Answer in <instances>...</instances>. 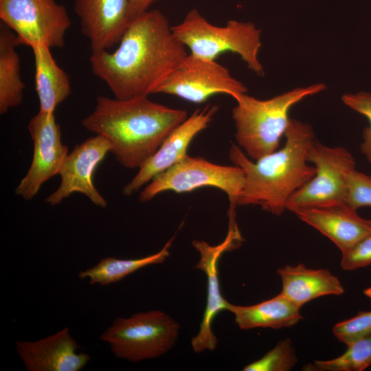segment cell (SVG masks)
<instances>
[{
    "instance_id": "9",
    "label": "cell",
    "mask_w": 371,
    "mask_h": 371,
    "mask_svg": "<svg viewBox=\"0 0 371 371\" xmlns=\"http://www.w3.org/2000/svg\"><path fill=\"white\" fill-rule=\"evenodd\" d=\"M1 22L12 30L19 45L61 48L71 25L66 8L56 0H0Z\"/></svg>"
},
{
    "instance_id": "2",
    "label": "cell",
    "mask_w": 371,
    "mask_h": 371,
    "mask_svg": "<svg viewBox=\"0 0 371 371\" xmlns=\"http://www.w3.org/2000/svg\"><path fill=\"white\" fill-rule=\"evenodd\" d=\"M186 118V111L153 102L148 96L127 100L98 96L82 125L107 139L116 160L133 169L139 168Z\"/></svg>"
},
{
    "instance_id": "28",
    "label": "cell",
    "mask_w": 371,
    "mask_h": 371,
    "mask_svg": "<svg viewBox=\"0 0 371 371\" xmlns=\"http://www.w3.org/2000/svg\"><path fill=\"white\" fill-rule=\"evenodd\" d=\"M341 267L355 270L371 265V232L341 253Z\"/></svg>"
},
{
    "instance_id": "21",
    "label": "cell",
    "mask_w": 371,
    "mask_h": 371,
    "mask_svg": "<svg viewBox=\"0 0 371 371\" xmlns=\"http://www.w3.org/2000/svg\"><path fill=\"white\" fill-rule=\"evenodd\" d=\"M19 42L14 32L3 23L0 25V113L19 105L25 84L21 75Z\"/></svg>"
},
{
    "instance_id": "12",
    "label": "cell",
    "mask_w": 371,
    "mask_h": 371,
    "mask_svg": "<svg viewBox=\"0 0 371 371\" xmlns=\"http://www.w3.org/2000/svg\"><path fill=\"white\" fill-rule=\"evenodd\" d=\"M27 128L34 144L33 157L29 170L15 189L25 200L32 199L41 186L58 175L67 155V146L61 142L59 124L54 113H38L31 118Z\"/></svg>"
},
{
    "instance_id": "5",
    "label": "cell",
    "mask_w": 371,
    "mask_h": 371,
    "mask_svg": "<svg viewBox=\"0 0 371 371\" xmlns=\"http://www.w3.org/2000/svg\"><path fill=\"white\" fill-rule=\"evenodd\" d=\"M176 37L190 50V54L216 60L226 52L237 54L256 74H264L258 59L260 30L252 23L229 20L224 26L210 23L196 9L172 26Z\"/></svg>"
},
{
    "instance_id": "26",
    "label": "cell",
    "mask_w": 371,
    "mask_h": 371,
    "mask_svg": "<svg viewBox=\"0 0 371 371\" xmlns=\"http://www.w3.org/2000/svg\"><path fill=\"white\" fill-rule=\"evenodd\" d=\"M346 203L357 210L371 206V176L355 169L346 175Z\"/></svg>"
},
{
    "instance_id": "11",
    "label": "cell",
    "mask_w": 371,
    "mask_h": 371,
    "mask_svg": "<svg viewBox=\"0 0 371 371\" xmlns=\"http://www.w3.org/2000/svg\"><path fill=\"white\" fill-rule=\"evenodd\" d=\"M229 229L225 240L212 246L203 240H194L192 246L199 252L200 258L194 268L203 271L207 276V302L198 333L191 341L194 352L214 350L218 340L212 330L214 317L221 311L227 310L228 302L223 297L218 279V260L227 251L238 247L243 239L237 227L235 214H229Z\"/></svg>"
},
{
    "instance_id": "7",
    "label": "cell",
    "mask_w": 371,
    "mask_h": 371,
    "mask_svg": "<svg viewBox=\"0 0 371 371\" xmlns=\"http://www.w3.org/2000/svg\"><path fill=\"white\" fill-rule=\"evenodd\" d=\"M245 183L243 170L238 166H222L202 157L187 155L183 160L155 176L139 194L146 202L166 191L192 192L203 187L216 188L227 195L229 210L235 211Z\"/></svg>"
},
{
    "instance_id": "10",
    "label": "cell",
    "mask_w": 371,
    "mask_h": 371,
    "mask_svg": "<svg viewBox=\"0 0 371 371\" xmlns=\"http://www.w3.org/2000/svg\"><path fill=\"white\" fill-rule=\"evenodd\" d=\"M246 87L216 60L188 54L157 87L154 93L175 95L201 104L216 94H226L237 100L246 93Z\"/></svg>"
},
{
    "instance_id": "23",
    "label": "cell",
    "mask_w": 371,
    "mask_h": 371,
    "mask_svg": "<svg viewBox=\"0 0 371 371\" xmlns=\"http://www.w3.org/2000/svg\"><path fill=\"white\" fill-rule=\"evenodd\" d=\"M346 346L347 350L341 355L315 361L312 368L318 371H363L371 366V335Z\"/></svg>"
},
{
    "instance_id": "19",
    "label": "cell",
    "mask_w": 371,
    "mask_h": 371,
    "mask_svg": "<svg viewBox=\"0 0 371 371\" xmlns=\"http://www.w3.org/2000/svg\"><path fill=\"white\" fill-rule=\"evenodd\" d=\"M300 307L279 295L251 306L228 303L227 310L234 315V320L242 330L256 328L279 329L295 325L302 319Z\"/></svg>"
},
{
    "instance_id": "14",
    "label": "cell",
    "mask_w": 371,
    "mask_h": 371,
    "mask_svg": "<svg viewBox=\"0 0 371 371\" xmlns=\"http://www.w3.org/2000/svg\"><path fill=\"white\" fill-rule=\"evenodd\" d=\"M217 111V106L207 105L203 109L196 110L179 124L139 168L137 175L124 188L123 193L132 194L155 176L183 160L188 155L187 150L192 139L208 126Z\"/></svg>"
},
{
    "instance_id": "24",
    "label": "cell",
    "mask_w": 371,
    "mask_h": 371,
    "mask_svg": "<svg viewBox=\"0 0 371 371\" xmlns=\"http://www.w3.org/2000/svg\"><path fill=\"white\" fill-rule=\"evenodd\" d=\"M296 352L292 341L286 338L279 341L275 347L258 360L243 368L244 371H288L297 363Z\"/></svg>"
},
{
    "instance_id": "3",
    "label": "cell",
    "mask_w": 371,
    "mask_h": 371,
    "mask_svg": "<svg viewBox=\"0 0 371 371\" xmlns=\"http://www.w3.org/2000/svg\"><path fill=\"white\" fill-rule=\"evenodd\" d=\"M284 136L286 142L280 150L256 161L248 157L239 146H231L229 159L245 175L238 205H259L280 216L291 195L314 177L315 168L308 165L306 160L307 152L315 142L312 126L290 119Z\"/></svg>"
},
{
    "instance_id": "1",
    "label": "cell",
    "mask_w": 371,
    "mask_h": 371,
    "mask_svg": "<svg viewBox=\"0 0 371 371\" xmlns=\"http://www.w3.org/2000/svg\"><path fill=\"white\" fill-rule=\"evenodd\" d=\"M166 16L148 10L132 19L112 52H91L90 65L114 98L148 96L188 56Z\"/></svg>"
},
{
    "instance_id": "29",
    "label": "cell",
    "mask_w": 371,
    "mask_h": 371,
    "mask_svg": "<svg viewBox=\"0 0 371 371\" xmlns=\"http://www.w3.org/2000/svg\"><path fill=\"white\" fill-rule=\"evenodd\" d=\"M158 0H128L131 19L148 10L150 6Z\"/></svg>"
},
{
    "instance_id": "16",
    "label": "cell",
    "mask_w": 371,
    "mask_h": 371,
    "mask_svg": "<svg viewBox=\"0 0 371 371\" xmlns=\"http://www.w3.org/2000/svg\"><path fill=\"white\" fill-rule=\"evenodd\" d=\"M15 346L28 371H79L91 358L77 352L79 346L67 327L36 341H16Z\"/></svg>"
},
{
    "instance_id": "25",
    "label": "cell",
    "mask_w": 371,
    "mask_h": 371,
    "mask_svg": "<svg viewBox=\"0 0 371 371\" xmlns=\"http://www.w3.org/2000/svg\"><path fill=\"white\" fill-rule=\"evenodd\" d=\"M333 333L339 341L346 345L371 335V311L360 312L356 316L337 323Z\"/></svg>"
},
{
    "instance_id": "18",
    "label": "cell",
    "mask_w": 371,
    "mask_h": 371,
    "mask_svg": "<svg viewBox=\"0 0 371 371\" xmlns=\"http://www.w3.org/2000/svg\"><path fill=\"white\" fill-rule=\"evenodd\" d=\"M284 297L301 308L312 300L344 292L339 278L327 269H313L304 264L286 265L277 271Z\"/></svg>"
},
{
    "instance_id": "22",
    "label": "cell",
    "mask_w": 371,
    "mask_h": 371,
    "mask_svg": "<svg viewBox=\"0 0 371 371\" xmlns=\"http://www.w3.org/2000/svg\"><path fill=\"white\" fill-rule=\"evenodd\" d=\"M172 237L158 252L139 258L120 259L114 257L102 258L91 268L79 273L81 279L89 278L91 284L108 285L121 280L128 275L150 265L163 263L170 255Z\"/></svg>"
},
{
    "instance_id": "20",
    "label": "cell",
    "mask_w": 371,
    "mask_h": 371,
    "mask_svg": "<svg viewBox=\"0 0 371 371\" xmlns=\"http://www.w3.org/2000/svg\"><path fill=\"white\" fill-rule=\"evenodd\" d=\"M33 51L35 65V89L39 101V111L54 113L56 108L71 93L68 75L56 63L51 48L36 45Z\"/></svg>"
},
{
    "instance_id": "17",
    "label": "cell",
    "mask_w": 371,
    "mask_h": 371,
    "mask_svg": "<svg viewBox=\"0 0 371 371\" xmlns=\"http://www.w3.org/2000/svg\"><path fill=\"white\" fill-rule=\"evenodd\" d=\"M293 213L328 238L342 252L371 232V221L361 217L347 203L303 208Z\"/></svg>"
},
{
    "instance_id": "4",
    "label": "cell",
    "mask_w": 371,
    "mask_h": 371,
    "mask_svg": "<svg viewBox=\"0 0 371 371\" xmlns=\"http://www.w3.org/2000/svg\"><path fill=\"white\" fill-rule=\"evenodd\" d=\"M325 89V85L315 84L265 100L242 95L232 110L238 146L254 161L276 151L288 128L290 109Z\"/></svg>"
},
{
    "instance_id": "8",
    "label": "cell",
    "mask_w": 371,
    "mask_h": 371,
    "mask_svg": "<svg viewBox=\"0 0 371 371\" xmlns=\"http://www.w3.org/2000/svg\"><path fill=\"white\" fill-rule=\"evenodd\" d=\"M306 160L313 163L315 175L287 200L286 210L322 207L346 203V175L355 168L352 155L344 147H329L315 141Z\"/></svg>"
},
{
    "instance_id": "6",
    "label": "cell",
    "mask_w": 371,
    "mask_h": 371,
    "mask_svg": "<svg viewBox=\"0 0 371 371\" xmlns=\"http://www.w3.org/2000/svg\"><path fill=\"white\" fill-rule=\"evenodd\" d=\"M180 324L167 313L153 310L117 317L100 335L113 355L136 363L157 358L176 344Z\"/></svg>"
},
{
    "instance_id": "13",
    "label": "cell",
    "mask_w": 371,
    "mask_h": 371,
    "mask_svg": "<svg viewBox=\"0 0 371 371\" xmlns=\"http://www.w3.org/2000/svg\"><path fill=\"white\" fill-rule=\"evenodd\" d=\"M111 145L104 137L95 135L77 145L67 154L58 175L60 184L45 202L58 205L75 192L85 195L93 204L106 207V201L99 193L93 183V175L99 164L111 152Z\"/></svg>"
},
{
    "instance_id": "15",
    "label": "cell",
    "mask_w": 371,
    "mask_h": 371,
    "mask_svg": "<svg viewBox=\"0 0 371 371\" xmlns=\"http://www.w3.org/2000/svg\"><path fill=\"white\" fill-rule=\"evenodd\" d=\"M74 9L91 52L119 43L131 21L128 0H75Z\"/></svg>"
},
{
    "instance_id": "30",
    "label": "cell",
    "mask_w": 371,
    "mask_h": 371,
    "mask_svg": "<svg viewBox=\"0 0 371 371\" xmlns=\"http://www.w3.org/2000/svg\"><path fill=\"white\" fill-rule=\"evenodd\" d=\"M364 294L371 300V287L364 290Z\"/></svg>"
},
{
    "instance_id": "27",
    "label": "cell",
    "mask_w": 371,
    "mask_h": 371,
    "mask_svg": "<svg viewBox=\"0 0 371 371\" xmlns=\"http://www.w3.org/2000/svg\"><path fill=\"white\" fill-rule=\"evenodd\" d=\"M344 103L352 110L364 115L369 120L370 126L363 131V142L360 146L362 153L371 164V93L359 92L357 94H344Z\"/></svg>"
}]
</instances>
